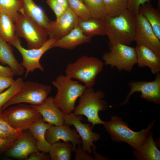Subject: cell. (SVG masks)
I'll return each instance as SVG.
<instances>
[{"mask_svg": "<svg viewBox=\"0 0 160 160\" xmlns=\"http://www.w3.org/2000/svg\"><path fill=\"white\" fill-rule=\"evenodd\" d=\"M151 132L142 145L133 151L134 157L137 160H159L160 151L158 149Z\"/></svg>", "mask_w": 160, "mask_h": 160, "instance_id": "obj_22", "label": "cell"}, {"mask_svg": "<svg viewBox=\"0 0 160 160\" xmlns=\"http://www.w3.org/2000/svg\"><path fill=\"white\" fill-rule=\"evenodd\" d=\"M23 132L12 127L7 121L3 112H0V137L15 140L22 136Z\"/></svg>", "mask_w": 160, "mask_h": 160, "instance_id": "obj_30", "label": "cell"}, {"mask_svg": "<svg viewBox=\"0 0 160 160\" xmlns=\"http://www.w3.org/2000/svg\"><path fill=\"white\" fill-rule=\"evenodd\" d=\"M57 89L54 98L55 105L65 115L72 113L77 99L82 95L87 87L66 75H60L52 82Z\"/></svg>", "mask_w": 160, "mask_h": 160, "instance_id": "obj_3", "label": "cell"}, {"mask_svg": "<svg viewBox=\"0 0 160 160\" xmlns=\"http://www.w3.org/2000/svg\"><path fill=\"white\" fill-rule=\"evenodd\" d=\"M22 9L20 0H0V11L9 16L14 22Z\"/></svg>", "mask_w": 160, "mask_h": 160, "instance_id": "obj_31", "label": "cell"}, {"mask_svg": "<svg viewBox=\"0 0 160 160\" xmlns=\"http://www.w3.org/2000/svg\"><path fill=\"white\" fill-rule=\"evenodd\" d=\"M7 43L0 37V62L7 65L15 75L21 76L24 74L25 69L15 58L12 48Z\"/></svg>", "mask_w": 160, "mask_h": 160, "instance_id": "obj_21", "label": "cell"}, {"mask_svg": "<svg viewBox=\"0 0 160 160\" xmlns=\"http://www.w3.org/2000/svg\"><path fill=\"white\" fill-rule=\"evenodd\" d=\"M0 37L11 44L17 37L13 20L9 16L0 11Z\"/></svg>", "mask_w": 160, "mask_h": 160, "instance_id": "obj_26", "label": "cell"}, {"mask_svg": "<svg viewBox=\"0 0 160 160\" xmlns=\"http://www.w3.org/2000/svg\"><path fill=\"white\" fill-rule=\"evenodd\" d=\"M14 75L13 72L9 67L0 65V76L13 77Z\"/></svg>", "mask_w": 160, "mask_h": 160, "instance_id": "obj_40", "label": "cell"}, {"mask_svg": "<svg viewBox=\"0 0 160 160\" xmlns=\"http://www.w3.org/2000/svg\"><path fill=\"white\" fill-rule=\"evenodd\" d=\"M106 15H118L127 9V0H104Z\"/></svg>", "mask_w": 160, "mask_h": 160, "instance_id": "obj_29", "label": "cell"}, {"mask_svg": "<svg viewBox=\"0 0 160 160\" xmlns=\"http://www.w3.org/2000/svg\"><path fill=\"white\" fill-rule=\"evenodd\" d=\"M14 22L16 36L25 39L28 49L41 47L48 39L45 29L27 16L23 12L22 8Z\"/></svg>", "mask_w": 160, "mask_h": 160, "instance_id": "obj_6", "label": "cell"}, {"mask_svg": "<svg viewBox=\"0 0 160 160\" xmlns=\"http://www.w3.org/2000/svg\"><path fill=\"white\" fill-rule=\"evenodd\" d=\"M127 9L135 15L138 14L140 7L151 0H127Z\"/></svg>", "mask_w": 160, "mask_h": 160, "instance_id": "obj_35", "label": "cell"}, {"mask_svg": "<svg viewBox=\"0 0 160 160\" xmlns=\"http://www.w3.org/2000/svg\"><path fill=\"white\" fill-rule=\"evenodd\" d=\"M24 13L42 28L45 29L50 20L43 10L33 0H20Z\"/></svg>", "mask_w": 160, "mask_h": 160, "instance_id": "obj_23", "label": "cell"}, {"mask_svg": "<svg viewBox=\"0 0 160 160\" xmlns=\"http://www.w3.org/2000/svg\"><path fill=\"white\" fill-rule=\"evenodd\" d=\"M78 25L86 36L106 35L103 20L91 17L86 20L79 19Z\"/></svg>", "mask_w": 160, "mask_h": 160, "instance_id": "obj_24", "label": "cell"}, {"mask_svg": "<svg viewBox=\"0 0 160 160\" xmlns=\"http://www.w3.org/2000/svg\"><path fill=\"white\" fill-rule=\"evenodd\" d=\"M136 29L135 39L137 44H144L160 55V39L150 23L142 15H135Z\"/></svg>", "mask_w": 160, "mask_h": 160, "instance_id": "obj_14", "label": "cell"}, {"mask_svg": "<svg viewBox=\"0 0 160 160\" xmlns=\"http://www.w3.org/2000/svg\"><path fill=\"white\" fill-rule=\"evenodd\" d=\"M103 66L104 63L99 59L84 55L74 62L67 65L65 75L81 81L87 88L92 87L97 76L102 71Z\"/></svg>", "mask_w": 160, "mask_h": 160, "instance_id": "obj_5", "label": "cell"}, {"mask_svg": "<svg viewBox=\"0 0 160 160\" xmlns=\"http://www.w3.org/2000/svg\"><path fill=\"white\" fill-rule=\"evenodd\" d=\"M15 80L13 77L0 76V93L10 87Z\"/></svg>", "mask_w": 160, "mask_h": 160, "instance_id": "obj_38", "label": "cell"}, {"mask_svg": "<svg viewBox=\"0 0 160 160\" xmlns=\"http://www.w3.org/2000/svg\"><path fill=\"white\" fill-rule=\"evenodd\" d=\"M46 2L54 12L56 18L60 17L66 9L56 0H46Z\"/></svg>", "mask_w": 160, "mask_h": 160, "instance_id": "obj_34", "label": "cell"}, {"mask_svg": "<svg viewBox=\"0 0 160 160\" xmlns=\"http://www.w3.org/2000/svg\"><path fill=\"white\" fill-rule=\"evenodd\" d=\"M65 124L73 125L80 136L82 141L81 147L89 154L93 153L92 148H96L94 142L99 140L100 134L93 131V127L90 124H84L81 121V115H76L74 113L64 115Z\"/></svg>", "mask_w": 160, "mask_h": 160, "instance_id": "obj_12", "label": "cell"}, {"mask_svg": "<svg viewBox=\"0 0 160 160\" xmlns=\"http://www.w3.org/2000/svg\"><path fill=\"white\" fill-rule=\"evenodd\" d=\"M68 7L79 19L86 20L91 17L89 12L82 0H67Z\"/></svg>", "mask_w": 160, "mask_h": 160, "instance_id": "obj_33", "label": "cell"}, {"mask_svg": "<svg viewBox=\"0 0 160 160\" xmlns=\"http://www.w3.org/2000/svg\"><path fill=\"white\" fill-rule=\"evenodd\" d=\"M70 126L65 124L62 125H52L46 131V140L51 145L60 140L65 142H71L73 151L75 152L77 146L81 145L82 141L76 130L72 129Z\"/></svg>", "mask_w": 160, "mask_h": 160, "instance_id": "obj_15", "label": "cell"}, {"mask_svg": "<svg viewBox=\"0 0 160 160\" xmlns=\"http://www.w3.org/2000/svg\"><path fill=\"white\" fill-rule=\"evenodd\" d=\"M66 8L68 7L67 0H56Z\"/></svg>", "mask_w": 160, "mask_h": 160, "instance_id": "obj_42", "label": "cell"}, {"mask_svg": "<svg viewBox=\"0 0 160 160\" xmlns=\"http://www.w3.org/2000/svg\"><path fill=\"white\" fill-rule=\"evenodd\" d=\"M91 17L103 20L106 15L104 0H82Z\"/></svg>", "mask_w": 160, "mask_h": 160, "instance_id": "obj_28", "label": "cell"}, {"mask_svg": "<svg viewBox=\"0 0 160 160\" xmlns=\"http://www.w3.org/2000/svg\"><path fill=\"white\" fill-rule=\"evenodd\" d=\"M138 13L147 20L154 33L160 39V10L154 8L150 2H148L140 7Z\"/></svg>", "mask_w": 160, "mask_h": 160, "instance_id": "obj_25", "label": "cell"}, {"mask_svg": "<svg viewBox=\"0 0 160 160\" xmlns=\"http://www.w3.org/2000/svg\"><path fill=\"white\" fill-rule=\"evenodd\" d=\"M103 22L110 47L117 44L129 45L135 41V15L128 9L117 16L106 15Z\"/></svg>", "mask_w": 160, "mask_h": 160, "instance_id": "obj_1", "label": "cell"}, {"mask_svg": "<svg viewBox=\"0 0 160 160\" xmlns=\"http://www.w3.org/2000/svg\"><path fill=\"white\" fill-rule=\"evenodd\" d=\"M73 151L70 142L58 141L51 145L49 153L51 160H70Z\"/></svg>", "mask_w": 160, "mask_h": 160, "instance_id": "obj_27", "label": "cell"}, {"mask_svg": "<svg viewBox=\"0 0 160 160\" xmlns=\"http://www.w3.org/2000/svg\"><path fill=\"white\" fill-rule=\"evenodd\" d=\"M156 120V119L150 123L146 128L138 132L131 129L126 122L116 115L113 116L108 121H104L103 125L112 140L119 143H126L136 150L144 143Z\"/></svg>", "mask_w": 160, "mask_h": 160, "instance_id": "obj_2", "label": "cell"}, {"mask_svg": "<svg viewBox=\"0 0 160 160\" xmlns=\"http://www.w3.org/2000/svg\"><path fill=\"white\" fill-rule=\"evenodd\" d=\"M49 157L40 153L39 151L32 153L28 156L26 160H48Z\"/></svg>", "mask_w": 160, "mask_h": 160, "instance_id": "obj_39", "label": "cell"}, {"mask_svg": "<svg viewBox=\"0 0 160 160\" xmlns=\"http://www.w3.org/2000/svg\"><path fill=\"white\" fill-rule=\"evenodd\" d=\"M74 152L76 160H94V158L83 149L80 144L76 147Z\"/></svg>", "mask_w": 160, "mask_h": 160, "instance_id": "obj_36", "label": "cell"}, {"mask_svg": "<svg viewBox=\"0 0 160 160\" xmlns=\"http://www.w3.org/2000/svg\"><path fill=\"white\" fill-rule=\"evenodd\" d=\"M105 94L102 90L95 91L92 87H87L80 97L78 105L73 111L76 115H84L93 127L96 124H103L104 121L100 118V111H105L108 108L107 102L103 99Z\"/></svg>", "mask_w": 160, "mask_h": 160, "instance_id": "obj_4", "label": "cell"}, {"mask_svg": "<svg viewBox=\"0 0 160 160\" xmlns=\"http://www.w3.org/2000/svg\"><path fill=\"white\" fill-rule=\"evenodd\" d=\"M24 82L23 78L19 77L10 87L0 93V112H2L3 106L20 90Z\"/></svg>", "mask_w": 160, "mask_h": 160, "instance_id": "obj_32", "label": "cell"}, {"mask_svg": "<svg viewBox=\"0 0 160 160\" xmlns=\"http://www.w3.org/2000/svg\"><path fill=\"white\" fill-rule=\"evenodd\" d=\"M36 140L28 129L23 131L22 136L15 140L12 146L6 152L9 157L26 160L33 152L39 151Z\"/></svg>", "mask_w": 160, "mask_h": 160, "instance_id": "obj_16", "label": "cell"}, {"mask_svg": "<svg viewBox=\"0 0 160 160\" xmlns=\"http://www.w3.org/2000/svg\"><path fill=\"white\" fill-rule=\"evenodd\" d=\"M158 1V9L160 10V0H157Z\"/></svg>", "mask_w": 160, "mask_h": 160, "instance_id": "obj_43", "label": "cell"}, {"mask_svg": "<svg viewBox=\"0 0 160 160\" xmlns=\"http://www.w3.org/2000/svg\"><path fill=\"white\" fill-rule=\"evenodd\" d=\"M91 38L85 36L77 25L67 34L56 41L52 47L73 49L81 44L89 42Z\"/></svg>", "mask_w": 160, "mask_h": 160, "instance_id": "obj_19", "label": "cell"}, {"mask_svg": "<svg viewBox=\"0 0 160 160\" xmlns=\"http://www.w3.org/2000/svg\"><path fill=\"white\" fill-rule=\"evenodd\" d=\"M8 107L2 112L8 123L15 129L24 131L28 129L35 121L42 117L30 105L23 103Z\"/></svg>", "mask_w": 160, "mask_h": 160, "instance_id": "obj_9", "label": "cell"}, {"mask_svg": "<svg viewBox=\"0 0 160 160\" xmlns=\"http://www.w3.org/2000/svg\"><path fill=\"white\" fill-rule=\"evenodd\" d=\"M102 57L105 65L120 71L130 72L137 62L135 47L122 44L110 47V51L104 53Z\"/></svg>", "mask_w": 160, "mask_h": 160, "instance_id": "obj_8", "label": "cell"}, {"mask_svg": "<svg viewBox=\"0 0 160 160\" xmlns=\"http://www.w3.org/2000/svg\"><path fill=\"white\" fill-rule=\"evenodd\" d=\"M15 140L10 138L0 137V153L8 151L13 145Z\"/></svg>", "mask_w": 160, "mask_h": 160, "instance_id": "obj_37", "label": "cell"}, {"mask_svg": "<svg viewBox=\"0 0 160 160\" xmlns=\"http://www.w3.org/2000/svg\"><path fill=\"white\" fill-rule=\"evenodd\" d=\"M56 41L49 38L38 48L26 49L22 46L18 38H16L12 45L16 48L22 56V61L21 64L25 70V77L26 78L30 73L36 69L44 71V68L40 62V59L46 52L53 48L52 45Z\"/></svg>", "mask_w": 160, "mask_h": 160, "instance_id": "obj_10", "label": "cell"}, {"mask_svg": "<svg viewBox=\"0 0 160 160\" xmlns=\"http://www.w3.org/2000/svg\"><path fill=\"white\" fill-rule=\"evenodd\" d=\"M154 80L151 81H131L128 83L130 90L124 100L117 105H123L128 103L129 100L134 93L140 92V98L156 105L160 104V73L156 74Z\"/></svg>", "mask_w": 160, "mask_h": 160, "instance_id": "obj_11", "label": "cell"}, {"mask_svg": "<svg viewBox=\"0 0 160 160\" xmlns=\"http://www.w3.org/2000/svg\"><path fill=\"white\" fill-rule=\"evenodd\" d=\"M93 153L94 156V160H108L107 158L105 156H102L100 154L98 153L96 151V148H93Z\"/></svg>", "mask_w": 160, "mask_h": 160, "instance_id": "obj_41", "label": "cell"}, {"mask_svg": "<svg viewBox=\"0 0 160 160\" xmlns=\"http://www.w3.org/2000/svg\"><path fill=\"white\" fill-rule=\"evenodd\" d=\"M52 125L44 121L42 117L33 123L29 128L36 140V146L39 151L44 153L49 152L51 145L46 140L45 134L47 130Z\"/></svg>", "mask_w": 160, "mask_h": 160, "instance_id": "obj_20", "label": "cell"}, {"mask_svg": "<svg viewBox=\"0 0 160 160\" xmlns=\"http://www.w3.org/2000/svg\"><path fill=\"white\" fill-rule=\"evenodd\" d=\"M137 55V64L140 68L148 67L153 74L160 71V55L147 46L137 44L135 47Z\"/></svg>", "mask_w": 160, "mask_h": 160, "instance_id": "obj_18", "label": "cell"}, {"mask_svg": "<svg viewBox=\"0 0 160 160\" xmlns=\"http://www.w3.org/2000/svg\"><path fill=\"white\" fill-rule=\"evenodd\" d=\"M30 106L40 114L45 122L55 126L62 125L65 124V115L55 105L52 96L48 97L40 104Z\"/></svg>", "mask_w": 160, "mask_h": 160, "instance_id": "obj_17", "label": "cell"}, {"mask_svg": "<svg viewBox=\"0 0 160 160\" xmlns=\"http://www.w3.org/2000/svg\"><path fill=\"white\" fill-rule=\"evenodd\" d=\"M79 20L68 7L59 18L48 23L45 29L49 38L56 41L61 39L78 25Z\"/></svg>", "mask_w": 160, "mask_h": 160, "instance_id": "obj_13", "label": "cell"}, {"mask_svg": "<svg viewBox=\"0 0 160 160\" xmlns=\"http://www.w3.org/2000/svg\"><path fill=\"white\" fill-rule=\"evenodd\" d=\"M51 90L49 85L30 81L24 82L20 90L3 106L2 110L3 111L12 105L20 103L40 104L46 99Z\"/></svg>", "mask_w": 160, "mask_h": 160, "instance_id": "obj_7", "label": "cell"}]
</instances>
